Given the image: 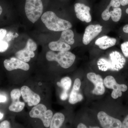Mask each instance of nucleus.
<instances>
[{"label": "nucleus", "mask_w": 128, "mask_h": 128, "mask_svg": "<svg viewBox=\"0 0 128 128\" xmlns=\"http://www.w3.org/2000/svg\"><path fill=\"white\" fill-rule=\"evenodd\" d=\"M57 85L60 87H62L64 91L67 92L70 88L72 85L71 79L68 77L62 78L60 82H57Z\"/></svg>", "instance_id": "21"}, {"label": "nucleus", "mask_w": 128, "mask_h": 128, "mask_svg": "<svg viewBox=\"0 0 128 128\" xmlns=\"http://www.w3.org/2000/svg\"><path fill=\"white\" fill-rule=\"evenodd\" d=\"M25 30L21 24L14 30L8 31L6 28H0V52H4L9 48L10 44L18 41Z\"/></svg>", "instance_id": "5"}, {"label": "nucleus", "mask_w": 128, "mask_h": 128, "mask_svg": "<svg viewBox=\"0 0 128 128\" xmlns=\"http://www.w3.org/2000/svg\"><path fill=\"white\" fill-rule=\"evenodd\" d=\"M50 2V0H16L18 20L26 31L34 29Z\"/></svg>", "instance_id": "1"}, {"label": "nucleus", "mask_w": 128, "mask_h": 128, "mask_svg": "<svg viewBox=\"0 0 128 128\" xmlns=\"http://www.w3.org/2000/svg\"><path fill=\"white\" fill-rule=\"evenodd\" d=\"M104 82L107 88L113 89L111 96L114 99L121 96L122 92H126L128 89V87L126 85L118 84L114 78L112 76H106L104 79Z\"/></svg>", "instance_id": "8"}, {"label": "nucleus", "mask_w": 128, "mask_h": 128, "mask_svg": "<svg viewBox=\"0 0 128 128\" xmlns=\"http://www.w3.org/2000/svg\"><path fill=\"white\" fill-rule=\"evenodd\" d=\"M72 25L70 21L60 17L50 4L34 26L32 32L38 33L60 32L70 29Z\"/></svg>", "instance_id": "2"}, {"label": "nucleus", "mask_w": 128, "mask_h": 128, "mask_svg": "<svg viewBox=\"0 0 128 128\" xmlns=\"http://www.w3.org/2000/svg\"><path fill=\"white\" fill-rule=\"evenodd\" d=\"M6 100V96L0 95V102H4Z\"/></svg>", "instance_id": "27"}, {"label": "nucleus", "mask_w": 128, "mask_h": 128, "mask_svg": "<svg viewBox=\"0 0 128 128\" xmlns=\"http://www.w3.org/2000/svg\"><path fill=\"white\" fill-rule=\"evenodd\" d=\"M74 9L76 17L80 20L86 23L91 22L90 8L89 6L82 3H76L74 5Z\"/></svg>", "instance_id": "12"}, {"label": "nucleus", "mask_w": 128, "mask_h": 128, "mask_svg": "<svg viewBox=\"0 0 128 128\" xmlns=\"http://www.w3.org/2000/svg\"><path fill=\"white\" fill-rule=\"evenodd\" d=\"M5 68L8 71H12L17 69H20L27 71L30 69L29 64L24 62L16 57H12L10 59L5 60L4 61Z\"/></svg>", "instance_id": "11"}, {"label": "nucleus", "mask_w": 128, "mask_h": 128, "mask_svg": "<svg viewBox=\"0 0 128 128\" xmlns=\"http://www.w3.org/2000/svg\"><path fill=\"white\" fill-rule=\"evenodd\" d=\"M102 26L100 25H90L85 29L82 38V42L85 45H88L96 37L102 30Z\"/></svg>", "instance_id": "13"}, {"label": "nucleus", "mask_w": 128, "mask_h": 128, "mask_svg": "<svg viewBox=\"0 0 128 128\" xmlns=\"http://www.w3.org/2000/svg\"><path fill=\"white\" fill-rule=\"evenodd\" d=\"M38 43L30 32L25 31L18 42L22 48L16 52L15 57L26 63L30 62L31 59L35 57L34 52L38 48Z\"/></svg>", "instance_id": "3"}, {"label": "nucleus", "mask_w": 128, "mask_h": 128, "mask_svg": "<svg viewBox=\"0 0 128 128\" xmlns=\"http://www.w3.org/2000/svg\"><path fill=\"white\" fill-rule=\"evenodd\" d=\"M125 58L118 51H114L110 54L108 58H101L97 62L98 69L102 71L110 70L119 71L123 68L126 63Z\"/></svg>", "instance_id": "4"}, {"label": "nucleus", "mask_w": 128, "mask_h": 128, "mask_svg": "<svg viewBox=\"0 0 128 128\" xmlns=\"http://www.w3.org/2000/svg\"><path fill=\"white\" fill-rule=\"evenodd\" d=\"M77 128H86L87 127H86V125H85L84 124L80 123L77 126Z\"/></svg>", "instance_id": "29"}, {"label": "nucleus", "mask_w": 128, "mask_h": 128, "mask_svg": "<svg viewBox=\"0 0 128 128\" xmlns=\"http://www.w3.org/2000/svg\"><path fill=\"white\" fill-rule=\"evenodd\" d=\"M121 128H128V115L126 116L122 123Z\"/></svg>", "instance_id": "24"}, {"label": "nucleus", "mask_w": 128, "mask_h": 128, "mask_svg": "<svg viewBox=\"0 0 128 128\" xmlns=\"http://www.w3.org/2000/svg\"><path fill=\"white\" fill-rule=\"evenodd\" d=\"M89 128H99V127H90Z\"/></svg>", "instance_id": "32"}, {"label": "nucleus", "mask_w": 128, "mask_h": 128, "mask_svg": "<svg viewBox=\"0 0 128 128\" xmlns=\"http://www.w3.org/2000/svg\"><path fill=\"white\" fill-rule=\"evenodd\" d=\"M21 95L23 100L29 106H36L39 103L40 98L39 95L32 91L26 86H24L20 89Z\"/></svg>", "instance_id": "10"}, {"label": "nucleus", "mask_w": 128, "mask_h": 128, "mask_svg": "<svg viewBox=\"0 0 128 128\" xmlns=\"http://www.w3.org/2000/svg\"><path fill=\"white\" fill-rule=\"evenodd\" d=\"M121 49L124 55L128 58V41L124 42L121 45Z\"/></svg>", "instance_id": "22"}, {"label": "nucleus", "mask_w": 128, "mask_h": 128, "mask_svg": "<svg viewBox=\"0 0 128 128\" xmlns=\"http://www.w3.org/2000/svg\"><path fill=\"white\" fill-rule=\"evenodd\" d=\"M65 117L64 114L60 112L56 113L53 116L51 120L50 128H59L62 126L64 121Z\"/></svg>", "instance_id": "20"}, {"label": "nucleus", "mask_w": 128, "mask_h": 128, "mask_svg": "<svg viewBox=\"0 0 128 128\" xmlns=\"http://www.w3.org/2000/svg\"><path fill=\"white\" fill-rule=\"evenodd\" d=\"M68 97V94L67 92L63 91L60 96V99L64 101L67 99Z\"/></svg>", "instance_id": "25"}, {"label": "nucleus", "mask_w": 128, "mask_h": 128, "mask_svg": "<svg viewBox=\"0 0 128 128\" xmlns=\"http://www.w3.org/2000/svg\"><path fill=\"white\" fill-rule=\"evenodd\" d=\"M21 96L20 90L19 89H13L11 92L10 96L12 102L9 107L10 111L18 112L23 110L25 104L24 102H21L19 101Z\"/></svg>", "instance_id": "15"}, {"label": "nucleus", "mask_w": 128, "mask_h": 128, "mask_svg": "<svg viewBox=\"0 0 128 128\" xmlns=\"http://www.w3.org/2000/svg\"><path fill=\"white\" fill-rule=\"evenodd\" d=\"M120 4L122 6H125L128 4V0H120ZM126 13L128 14V8L126 9Z\"/></svg>", "instance_id": "26"}, {"label": "nucleus", "mask_w": 128, "mask_h": 128, "mask_svg": "<svg viewBox=\"0 0 128 128\" xmlns=\"http://www.w3.org/2000/svg\"><path fill=\"white\" fill-rule=\"evenodd\" d=\"M29 115L33 118L41 119L44 126L48 128L53 117V112L50 110H47V108L44 104H39L32 108L29 113Z\"/></svg>", "instance_id": "7"}, {"label": "nucleus", "mask_w": 128, "mask_h": 128, "mask_svg": "<svg viewBox=\"0 0 128 128\" xmlns=\"http://www.w3.org/2000/svg\"><path fill=\"white\" fill-rule=\"evenodd\" d=\"M88 79L94 84V88L92 91V93L96 95H102L105 92L104 82L102 78L99 75L95 73L90 72L88 73Z\"/></svg>", "instance_id": "14"}, {"label": "nucleus", "mask_w": 128, "mask_h": 128, "mask_svg": "<svg viewBox=\"0 0 128 128\" xmlns=\"http://www.w3.org/2000/svg\"><path fill=\"white\" fill-rule=\"evenodd\" d=\"M97 117L102 128H121L122 122L120 120L110 116L105 112H99Z\"/></svg>", "instance_id": "9"}, {"label": "nucleus", "mask_w": 128, "mask_h": 128, "mask_svg": "<svg viewBox=\"0 0 128 128\" xmlns=\"http://www.w3.org/2000/svg\"><path fill=\"white\" fill-rule=\"evenodd\" d=\"M116 42V40L115 38L104 36L97 40L95 42V44L101 49L105 50L114 46Z\"/></svg>", "instance_id": "18"}, {"label": "nucleus", "mask_w": 128, "mask_h": 128, "mask_svg": "<svg viewBox=\"0 0 128 128\" xmlns=\"http://www.w3.org/2000/svg\"><path fill=\"white\" fill-rule=\"evenodd\" d=\"M122 10L119 7L113 8L112 10L106 9L104 10L102 14V17L104 20L108 21L110 17L115 22H118L121 18Z\"/></svg>", "instance_id": "17"}, {"label": "nucleus", "mask_w": 128, "mask_h": 128, "mask_svg": "<svg viewBox=\"0 0 128 128\" xmlns=\"http://www.w3.org/2000/svg\"><path fill=\"white\" fill-rule=\"evenodd\" d=\"M61 34L58 39L64 41L70 44L73 45L75 42L74 32L70 29H67L61 32Z\"/></svg>", "instance_id": "19"}, {"label": "nucleus", "mask_w": 128, "mask_h": 128, "mask_svg": "<svg viewBox=\"0 0 128 128\" xmlns=\"http://www.w3.org/2000/svg\"><path fill=\"white\" fill-rule=\"evenodd\" d=\"M3 9L2 6L0 4V16L2 15V12H3Z\"/></svg>", "instance_id": "30"}, {"label": "nucleus", "mask_w": 128, "mask_h": 128, "mask_svg": "<svg viewBox=\"0 0 128 128\" xmlns=\"http://www.w3.org/2000/svg\"><path fill=\"white\" fill-rule=\"evenodd\" d=\"M3 114H2L0 112V120L2 119V118H3Z\"/></svg>", "instance_id": "31"}, {"label": "nucleus", "mask_w": 128, "mask_h": 128, "mask_svg": "<svg viewBox=\"0 0 128 128\" xmlns=\"http://www.w3.org/2000/svg\"><path fill=\"white\" fill-rule=\"evenodd\" d=\"M46 60L48 62H56L60 66L64 69L70 68L73 65L76 60V56L69 51H55L49 50L45 54Z\"/></svg>", "instance_id": "6"}, {"label": "nucleus", "mask_w": 128, "mask_h": 128, "mask_svg": "<svg viewBox=\"0 0 128 128\" xmlns=\"http://www.w3.org/2000/svg\"><path fill=\"white\" fill-rule=\"evenodd\" d=\"M81 84V82L80 79H76L69 98V102L70 104H75L83 99L82 95L80 92Z\"/></svg>", "instance_id": "16"}, {"label": "nucleus", "mask_w": 128, "mask_h": 128, "mask_svg": "<svg viewBox=\"0 0 128 128\" xmlns=\"http://www.w3.org/2000/svg\"><path fill=\"white\" fill-rule=\"evenodd\" d=\"M123 30L124 32L128 33V25H125L123 28Z\"/></svg>", "instance_id": "28"}, {"label": "nucleus", "mask_w": 128, "mask_h": 128, "mask_svg": "<svg viewBox=\"0 0 128 128\" xmlns=\"http://www.w3.org/2000/svg\"><path fill=\"white\" fill-rule=\"evenodd\" d=\"M10 128V124L9 121H4L0 124V128Z\"/></svg>", "instance_id": "23"}]
</instances>
